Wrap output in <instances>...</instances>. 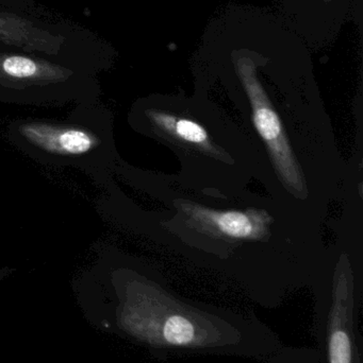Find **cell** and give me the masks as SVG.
I'll list each match as a JSON object with an SVG mask.
<instances>
[{"mask_svg": "<svg viewBox=\"0 0 363 363\" xmlns=\"http://www.w3.org/2000/svg\"><path fill=\"white\" fill-rule=\"evenodd\" d=\"M74 290L91 325L161 362L202 356L266 362L283 347L256 315L190 302L153 281L102 275L95 269Z\"/></svg>", "mask_w": 363, "mask_h": 363, "instance_id": "cell-1", "label": "cell"}, {"mask_svg": "<svg viewBox=\"0 0 363 363\" xmlns=\"http://www.w3.org/2000/svg\"><path fill=\"white\" fill-rule=\"evenodd\" d=\"M153 121L162 129L168 130L170 133L178 136L181 140L185 142L192 143V144H204L208 140V134L206 130L189 119H178L170 115L153 114Z\"/></svg>", "mask_w": 363, "mask_h": 363, "instance_id": "cell-6", "label": "cell"}, {"mask_svg": "<svg viewBox=\"0 0 363 363\" xmlns=\"http://www.w3.org/2000/svg\"><path fill=\"white\" fill-rule=\"evenodd\" d=\"M211 221L223 234L234 238H249L258 232L255 222L246 213L239 211H225V213H212Z\"/></svg>", "mask_w": 363, "mask_h": 363, "instance_id": "cell-5", "label": "cell"}, {"mask_svg": "<svg viewBox=\"0 0 363 363\" xmlns=\"http://www.w3.org/2000/svg\"><path fill=\"white\" fill-rule=\"evenodd\" d=\"M266 363H320L317 347L283 345Z\"/></svg>", "mask_w": 363, "mask_h": 363, "instance_id": "cell-7", "label": "cell"}, {"mask_svg": "<svg viewBox=\"0 0 363 363\" xmlns=\"http://www.w3.org/2000/svg\"><path fill=\"white\" fill-rule=\"evenodd\" d=\"M254 123L278 166L283 178L300 186V174L276 112L261 98L254 99Z\"/></svg>", "mask_w": 363, "mask_h": 363, "instance_id": "cell-4", "label": "cell"}, {"mask_svg": "<svg viewBox=\"0 0 363 363\" xmlns=\"http://www.w3.org/2000/svg\"><path fill=\"white\" fill-rule=\"evenodd\" d=\"M359 309L355 289L345 275L321 294L313 323L320 363H363Z\"/></svg>", "mask_w": 363, "mask_h": 363, "instance_id": "cell-3", "label": "cell"}, {"mask_svg": "<svg viewBox=\"0 0 363 363\" xmlns=\"http://www.w3.org/2000/svg\"><path fill=\"white\" fill-rule=\"evenodd\" d=\"M89 106L75 111L67 121H13L9 140L40 163L79 168L99 181V174L110 164L112 146L104 112Z\"/></svg>", "mask_w": 363, "mask_h": 363, "instance_id": "cell-2", "label": "cell"}, {"mask_svg": "<svg viewBox=\"0 0 363 363\" xmlns=\"http://www.w3.org/2000/svg\"><path fill=\"white\" fill-rule=\"evenodd\" d=\"M11 270L8 268H0V281L1 279H4V277H8L9 274H10Z\"/></svg>", "mask_w": 363, "mask_h": 363, "instance_id": "cell-8", "label": "cell"}]
</instances>
